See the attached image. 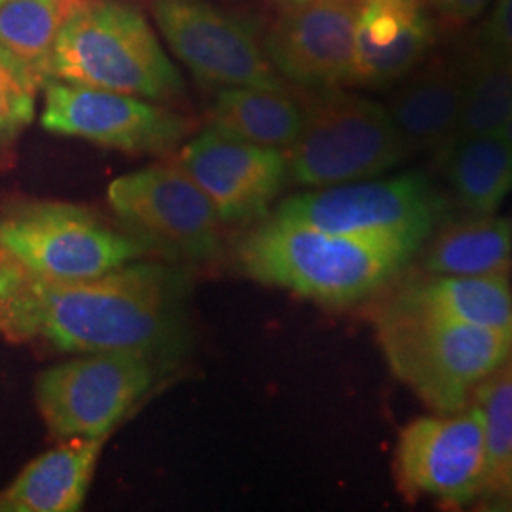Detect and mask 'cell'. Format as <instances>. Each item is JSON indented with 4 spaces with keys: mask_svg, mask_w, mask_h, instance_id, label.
<instances>
[{
    "mask_svg": "<svg viewBox=\"0 0 512 512\" xmlns=\"http://www.w3.org/2000/svg\"><path fill=\"white\" fill-rule=\"evenodd\" d=\"M186 277L139 260L71 281L0 264V336L71 353H141L173 366L190 348Z\"/></svg>",
    "mask_w": 512,
    "mask_h": 512,
    "instance_id": "1",
    "label": "cell"
},
{
    "mask_svg": "<svg viewBox=\"0 0 512 512\" xmlns=\"http://www.w3.org/2000/svg\"><path fill=\"white\" fill-rule=\"evenodd\" d=\"M236 255L251 279L334 308L380 293L412 256L389 241L332 234L274 217L245 234Z\"/></svg>",
    "mask_w": 512,
    "mask_h": 512,
    "instance_id": "2",
    "label": "cell"
},
{
    "mask_svg": "<svg viewBox=\"0 0 512 512\" xmlns=\"http://www.w3.org/2000/svg\"><path fill=\"white\" fill-rule=\"evenodd\" d=\"M372 319L391 372L437 414L467 408L476 384L512 351V332L459 323L399 291Z\"/></svg>",
    "mask_w": 512,
    "mask_h": 512,
    "instance_id": "3",
    "label": "cell"
},
{
    "mask_svg": "<svg viewBox=\"0 0 512 512\" xmlns=\"http://www.w3.org/2000/svg\"><path fill=\"white\" fill-rule=\"evenodd\" d=\"M52 80L148 101L183 92V78L147 19L128 4L101 0L78 10L59 33Z\"/></svg>",
    "mask_w": 512,
    "mask_h": 512,
    "instance_id": "4",
    "label": "cell"
},
{
    "mask_svg": "<svg viewBox=\"0 0 512 512\" xmlns=\"http://www.w3.org/2000/svg\"><path fill=\"white\" fill-rule=\"evenodd\" d=\"M287 148L289 179L308 188L365 181L403 162L408 150L387 107L338 88L313 90Z\"/></svg>",
    "mask_w": 512,
    "mask_h": 512,
    "instance_id": "5",
    "label": "cell"
},
{
    "mask_svg": "<svg viewBox=\"0 0 512 512\" xmlns=\"http://www.w3.org/2000/svg\"><path fill=\"white\" fill-rule=\"evenodd\" d=\"M147 253L128 230H116L74 203H10L0 213V264L44 279L99 277Z\"/></svg>",
    "mask_w": 512,
    "mask_h": 512,
    "instance_id": "6",
    "label": "cell"
},
{
    "mask_svg": "<svg viewBox=\"0 0 512 512\" xmlns=\"http://www.w3.org/2000/svg\"><path fill=\"white\" fill-rule=\"evenodd\" d=\"M446 200L421 173L355 181L294 194L272 217L332 234L389 241L410 255L437 232Z\"/></svg>",
    "mask_w": 512,
    "mask_h": 512,
    "instance_id": "7",
    "label": "cell"
},
{
    "mask_svg": "<svg viewBox=\"0 0 512 512\" xmlns=\"http://www.w3.org/2000/svg\"><path fill=\"white\" fill-rule=\"evenodd\" d=\"M160 361L129 351L84 353L37 378L40 416L54 439H109L156 385Z\"/></svg>",
    "mask_w": 512,
    "mask_h": 512,
    "instance_id": "8",
    "label": "cell"
},
{
    "mask_svg": "<svg viewBox=\"0 0 512 512\" xmlns=\"http://www.w3.org/2000/svg\"><path fill=\"white\" fill-rule=\"evenodd\" d=\"M107 200L124 230L175 260L203 262L220 251L219 215L179 162L148 165L110 183Z\"/></svg>",
    "mask_w": 512,
    "mask_h": 512,
    "instance_id": "9",
    "label": "cell"
},
{
    "mask_svg": "<svg viewBox=\"0 0 512 512\" xmlns=\"http://www.w3.org/2000/svg\"><path fill=\"white\" fill-rule=\"evenodd\" d=\"M393 471L404 497H435L459 509L476 503L488 478L486 433L473 404L454 414L425 416L401 429Z\"/></svg>",
    "mask_w": 512,
    "mask_h": 512,
    "instance_id": "10",
    "label": "cell"
},
{
    "mask_svg": "<svg viewBox=\"0 0 512 512\" xmlns=\"http://www.w3.org/2000/svg\"><path fill=\"white\" fill-rule=\"evenodd\" d=\"M167 44L200 80L230 88H287L255 31L205 0H154Z\"/></svg>",
    "mask_w": 512,
    "mask_h": 512,
    "instance_id": "11",
    "label": "cell"
},
{
    "mask_svg": "<svg viewBox=\"0 0 512 512\" xmlns=\"http://www.w3.org/2000/svg\"><path fill=\"white\" fill-rule=\"evenodd\" d=\"M42 128L133 154H162L188 135V120L126 93L95 90L61 80L44 86Z\"/></svg>",
    "mask_w": 512,
    "mask_h": 512,
    "instance_id": "12",
    "label": "cell"
},
{
    "mask_svg": "<svg viewBox=\"0 0 512 512\" xmlns=\"http://www.w3.org/2000/svg\"><path fill=\"white\" fill-rule=\"evenodd\" d=\"M213 203L222 224H249L268 213L289 177L285 150L260 147L209 126L177 160Z\"/></svg>",
    "mask_w": 512,
    "mask_h": 512,
    "instance_id": "13",
    "label": "cell"
},
{
    "mask_svg": "<svg viewBox=\"0 0 512 512\" xmlns=\"http://www.w3.org/2000/svg\"><path fill=\"white\" fill-rule=\"evenodd\" d=\"M361 0H302L275 21L266 52L275 71L308 90L355 84Z\"/></svg>",
    "mask_w": 512,
    "mask_h": 512,
    "instance_id": "14",
    "label": "cell"
},
{
    "mask_svg": "<svg viewBox=\"0 0 512 512\" xmlns=\"http://www.w3.org/2000/svg\"><path fill=\"white\" fill-rule=\"evenodd\" d=\"M435 27L425 0H361L355 31V84L401 82L427 59Z\"/></svg>",
    "mask_w": 512,
    "mask_h": 512,
    "instance_id": "15",
    "label": "cell"
},
{
    "mask_svg": "<svg viewBox=\"0 0 512 512\" xmlns=\"http://www.w3.org/2000/svg\"><path fill=\"white\" fill-rule=\"evenodd\" d=\"M463 65L448 57L420 63L393 93L389 114L408 152H444L458 135Z\"/></svg>",
    "mask_w": 512,
    "mask_h": 512,
    "instance_id": "16",
    "label": "cell"
},
{
    "mask_svg": "<svg viewBox=\"0 0 512 512\" xmlns=\"http://www.w3.org/2000/svg\"><path fill=\"white\" fill-rule=\"evenodd\" d=\"M107 439L63 440L33 459L0 490V512H76L82 509Z\"/></svg>",
    "mask_w": 512,
    "mask_h": 512,
    "instance_id": "17",
    "label": "cell"
},
{
    "mask_svg": "<svg viewBox=\"0 0 512 512\" xmlns=\"http://www.w3.org/2000/svg\"><path fill=\"white\" fill-rule=\"evenodd\" d=\"M431 275L490 277L512 272V222L494 215L456 220L440 228L423 256Z\"/></svg>",
    "mask_w": 512,
    "mask_h": 512,
    "instance_id": "18",
    "label": "cell"
},
{
    "mask_svg": "<svg viewBox=\"0 0 512 512\" xmlns=\"http://www.w3.org/2000/svg\"><path fill=\"white\" fill-rule=\"evenodd\" d=\"M211 126L260 147H293L304 122V107L287 88H220L211 107Z\"/></svg>",
    "mask_w": 512,
    "mask_h": 512,
    "instance_id": "19",
    "label": "cell"
},
{
    "mask_svg": "<svg viewBox=\"0 0 512 512\" xmlns=\"http://www.w3.org/2000/svg\"><path fill=\"white\" fill-rule=\"evenodd\" d=\"M399 293L427 310L482 329L512 332V289L509 277H446L404 285Z\"/></svg>",
    "mask_w": 512,
    "mask_h": 512,
    "instance_id": "20",
    "label": "cell"
},
{
    "mask_svg": "<svg viewBox=\"0 0 512 512\" xmlns=\"http://www.w3.org/2000/svg\"><path fill=\"white\" fill-rule=\"evenodd\" d=\"M458 202L476 217L494 215L512 192V147L499 135L458 137L444 150Z\"/></svg>",
    "mask_w": 512,
    "mask_h": 512,
    "instance_id": "21",
    "label": "cell"
},
{
    "mask_svg": "<svg viewBox=\"0 0 512 512\" xmlns=\"http://www.w3.org/2000/svg\"><path fill=\"white\" fill-rule=\"evenodd\" d=\"M93 0H6L0 4V46L35 78L52 80L55 42L78 10Z\"/></svg>",
    "mask_w": 512,
    "mask_h": 512,
    "instance_id": "22",
    "label": "cell"
},
{
    "mask_svg": "<svg viewBox=\"0 0 512 512\" xmlns=\"http://www.w3.org/2000/svg\"><path fill=\"white\" fill-rule=\"evenodd\" d=\"M458 137L495 135L512 114V59L486 42L463 65Z\"/></svg>",
    "mask_w": 512,
    "mask_h": 512,
    "instance_id": "23",
    "label": "cell"
},
{
    "mask_svg": "<svg viewBox=\"0 0 512 512\" xmlns=\"http://www.w3.org/2000/svg\"><path fill=\"white\" fill-rule=\"evenodd\" d=\"M469 404L475 406L484 421L488 486L512 469V351L501 365L476 384Z\"/></svg>",
    "mask_w": 512,
    "mask_h": 512,
    "instance_id": "24",
    "label": "cell"
},
{
    "mask_svg": "<svg viewBox=\"0 0 512 512\" xmlns=\"http://www.w3.org/2000/svg\"><path fill=\"white\" fill-rule=\"evenodd\" d=\"M38 90L29 71L0 46V152L12 147L35 120Z\"/></svg>",
    "mask_w": 512,
    "mask_h": 512,
    "instance_id": "25",
    "label": "cell"
},
{
    "mask_svg": "<svg viewBox=\"0 0 512 512\" xmlns=\"http://www.w3.org/2000/svg\"><path fill=\"white\" fill-rule=\"evenodd\" d=\"M484 40L490 48L512 59V0H497L488 19Z\"/></svg>",
    "mask_w": 512,
    "mask_h": 512,
    "instance_id": "26",
    "label": "cell"
},
{
    "mask_svg": "<svg viewBox=\"0 0 512 512\" xmlns=\"http://www.w3.org/2000/svg\"><path fill=\"white\" fill-rule=\"evenodd\" d=\"M480 511L512 512V469L488 484L476 499Z\"/></svg>",
    "mask_w": 512,
    "mask_h": 512,
    "instance_id": "27",
    "label": "cell"
},
{
    "mask_svg": "<svg viewBox=\"0 0 512 512\" xmlns=\"http://www.w3.org/2000/svg\"><path fill=\"white\" fill-rule=\"evenodd\" d=\"M442 18L454 25H465L488 6L490 0H431Z\"/></svg>",
    "mask_w": 512,
    "mask_h": 512,
    "instance_id": "28",
    "label": "cell"
},
{
    "mask_svg": "<svg viewBox=\"0 0 512 512\" xmlns=\"http://www.w3.org/2000/svg\"><path fill=\"white\" fill-rule=\"evenodd\" d=\"M499 135H501V137H503V139H505V141H507V143L512 147V114L511 118L505 122V126H503L501 131H499Z\"/></svg>",
    "mask_w": 512,
    "mask_h": 512,
    "instance_id": "29",
    "label": "cell"
},
{
    "mask_svg": "<svg viewBox=\"0 0 512 512\" xmlns=\"http://www.w3.org/2000/svg\"><path fill=\"white\" fill-rule=\"evenodd\" d=\"M296 2H302V0H285L287 6H289V4H296Z\"/></svg>",
    "mask_w": 512,
    "mask_h": 512,
    "instance_id": "30",
    "label": "cell"
},
{
    "mask_svg": "<svg viewBox=\"0 0 512 512\" xmlns=\"http://www.w3.org/2000/svg\"><path fill=\"white\" fill-rule=\"evenodd\" d=\"M2 2H6V0H0V4H2Z\"/></svg>",
    "mask_w": 512,
    "mask_h": 512,
    "instance_id": "31",
    "label": "cell"
}]
</instances>
